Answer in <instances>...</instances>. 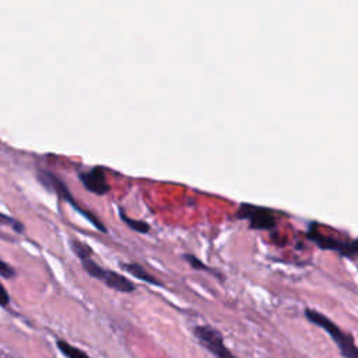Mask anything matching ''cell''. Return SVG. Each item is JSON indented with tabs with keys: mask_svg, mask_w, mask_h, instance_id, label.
Listing matches in <instances>:
<instances>
[{
	"mask_svg": "<svg viewBox=\"0 0 358 358\" xmlns=\"http://www.w3.org/2000/svg\"><path fill=\"white\" fill-rule=\"evenodd\" d=\"M0 276L5 277V279H15L17 276V272L8 262L0 259Z\"/></svg>",
	"mask_w": 358,
	"mask_h": 358,
	"instance_id": "14",
	"label": "cell"
},
{
	"mask_svg": "<svg viewBox=\"0 0 358 358\" xmlns=\"http://www.w3.org/2000/svg\"><path fill=\"white\" fill-rule=\"evenodd\" d=\"M0 226H8V227L13 228L17 234H23L26 231V227L20 220H17L9 215H5V213H0Z\"/></svg>",
	"mask_w": 358,
	"mask_h": 358,
	"instance_id": "12",
	"label": "cell"
},
{
	"mask_svg": "<svg viewBox=\"0 0 358 358\" xmlns=\"http://www.w3.org/2000/svg\"><path fill=\"white\" fill-rule=\"evenodd\" d=\"M195 337L217 358H237L224 344L223 334L212 326H196L194 329Z\"/></svg>",
	"mask_w": 358,
	"mask_h": 358,
	"instance_id": "6",
	"label": "cell"
},
{
	"mask_svg": "<svg viewBox=\"0 0 358 358\" xmlns=\"http://www.w3.org/2000/svg\"><path fill=\"white\" fill-rule=\"evenodd\" d=\"M305 316L311 323L322 327L333 338L344 358H358V348L355 345L354 337L350 333H344L334 322L318 311L308 308L305 309Z\"/></svg>",
	"mask_w": 358,
	"mask_h": 358,
	"instance_id": "2",
	"label": "cell"
},
{
	"mask_svg": "<svg viewBox=\"0 0 358 358\" xmlns=\"http://www.w3.org/2000/svg\"><path fill=\"white\" fill-rule=\"evenodd\" d=\"M56 345H58V348L61 350V352H62L65 357H68V358H91V357L87 355L83 350H80V348H77V347L69 344V343L65 341V340H58V341H56Z\"/></svg>",
	"mask_w": 358,
	"mask_h": 358,
	"instance_id": "9",
	"label": "cell"
},
{
	"mask_svg": "<svg viewBox=\"0 0 358 358\" xmlns=\"http://www.w3.org/2000/svg\"><path fill=\"white\" fill-rule=\"evenodd\" d=\"M308 238L313 241L319 248L326 249V251H337L340 255L348 259H354L358 252V245L355 240L350 241H340L333 237H327L319 233L316 223H312L308 231Z\"/></svg>",
	"mask_w": 358,
	"mask_h": 358,
	"instance_id": "5",
	"label": "cell"
},
{
	"mask_svg": "<svg viewBox=\"0 0 358 358\" xmlns=\"http://www.w3.org/2000/svg\"><path fill=\"white\" fill-rule=\"evenodd\" d=\"M10 304V295H9V291L5 288V286L0 283V306H9Z\"/></svg>",
	"mask_w": 358,
	"mask_h": 358,
	"instance_id": "15",
	"label": "cell"
},
{
	"mask_svg": "<svg viewBox=\"0 0 358 358\" xmlns=\"http://www.w3.org/2000/svg\"><path fill=\"white\" fill-rule=\"evenodd\" d=\"M69 244H70L72 251L75 252V255H76L80 260L93 256V249H91L86 242H83V241H80V240H76V238H70Z\"/></svg>",
	"mask_w": 358,
	"mask_h": 358,
	"instance_id": "11",
	"label": "cell"
},
{
	"mask_svg": "<svg viewBox=\"0 0 358 358\" xmlns=\"http://www.w3.org/2000/svg\"><path fill=\"white\" fill-rule=\"evenodd\" d=\"M119 216L122 219V221L132 230H134L136 233H140V234H148L150 233V224L146 223V221H140V220H133L130 217H127L120 209H119Z\"/></svg>",
	"mask_w": 358,
	"mask_h": 358,
	"instance_id": "10",
	"label": "cell"
},
{
	"mask_svg": "<svg viewBox=\"0 0 358 358\" xmlns=\"http://www.w3.org/2000/svg\"><path fill=\"white\" fill-rule=\"evenodd\" d=\"M80 262H81L84 270L91 277L100 280L107 287H109L115 291L123 293V294H130L136 290V286L129 279H126L125 276H122L114 270H108V269L100 266L93 258H86V259H81Z\"/></svg>",
	"mask_w": 358,
	"mask_h": 358,
	"instance_id": "4",
	"label": "cell"
},
{
	"mask_svg": "<svg viewBox=\"0 0 358 358\" xmlns=\"http://www.w3.org/2000/svg\"><path fill=\"white\" fill-rule=\"evenodd\" d=\"M184 259L191 265V267H194V269H196V270H203V272H209V273H215V270L212 269V267H209L206 263H203L199 258H196L195 255H189V254H187V255H184Z\"/></svg>",
	"mask_w": 358,
	"mask_h": 358,
	"instance_id": "13",
	"label": "cell"
},
{
	"mask_svg": "<svg viewBox=\"0 0 358 358\" xmlns=\"http://www.w3.org/2000/svg\"><path fill=\"white\" fill-rule=\"evenodd\" d=\"M79 179L88 192L95 194L98 196L107 195L111 189V187L107 181L104 166H94L93 169L81 171V172H79Z\"/></svg>",
	"mask_w": 358,
	"mask_h": 358,
	"instance_id": "7",
	"label": "cell"
},
{
	"mask_svg": "<svg viewBox=\"0 0 358 358\" xmlns=\"http://www.w3.org/2000/svg\"><path fill=\"white\" fill-rule=\"evenodd\" d=\"M120 267L127 272L129 274H132L133 277L141 280V281H146L151 286H158V287H162L164 284L157 279L154 277L151 273H148L143 266H140L139 263H120Z\"/></svg>",
	"mask_w": 358,
	"mask_h": 358,
	"instance_id": "8",
	"label": "cell"
},
{
	"mask_svg": "<svg viewBox=\"0 0 358 358\" xmlns=\"http://www.w3.org/2000/svg\"><path fill=\"white\" fill-rule=\"evenodd\" d=\"M37 178H38V182L42 184L47 189L52 191L54 194H56L61 199H63L65 202H68L75 210H77L81 216H84L98 231H102V233H107V228L105 226L102 224V221H100L91 212L83 209L77 202L76 199L73 198L72 192L69 191V188L66 187V184L62 181V179L59 176H56L54 172L51 171H47V169H42L40 168L37 171Z\"/></svg>",
	"mask_w": 358,
	"mask_h": 358,
	"instance_id": "1",
	"label": "cell"
},
{
	"mask_svg": "<svg viewBox=\"0 0 358 358\" xmlns=\"http://www.w3.org/2000/svg\"><path fill=\"white\" fill-rule=\"evenodd\" d=\"M237 219L245 220L249 223V227L252 230L259 231H270L277 227L280 216H283V212H277L269 208L242 203L240 205L237 213Z\"/></svg>",
	"mask_w": 358,
	"mask_h": 358,
	"instance_id": "3",
	"label": "cell"
}]
</instances>
